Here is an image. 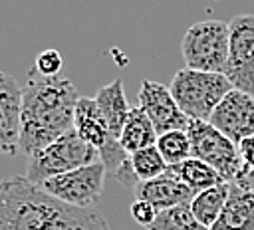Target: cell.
Listing matches in <instances>:
<instances>
[{"mask_svg": "<svg viewBox=\"0 0 254 230\" xmlns=\"http://www.w3.org/2000/svg\"><path fill=\"white\" fill-rule=\"evenodd\" d=\"M0 230H111L93 208H77L24 176L0 180Z\"/></svg>", "mask_w": 254, "mask_h": 230, "instance_id": "6da1fadb", "label": "cell"}, {"mask_svg": "<svg viewBox=\"0 0 254 230\" xmlns=\"http://www.w3.org/2000/svg\"><path fill=\"white\" fill-rule=\"evenodd\" d=\"M79 93L67 77H46L36 69L22 87L20 151L28 157L73 131Z\"/></svg>", "mask_w": 254, "mask_h": 230, "instance_id": "7a4b0ae2", "label": "cell"}, {"mask_svg": "<svg viewBox=\"0 0 254 230\" xmlns=\"http://www.w3.org/2000/svg\"><path fill=\"white\" fill-rule=\"evenodd\" d=\"M171 93L190 121H208L218 103L234 89L224 73L179 69L171 81Z\"/></svg>", "mask_w": 254, "mask_h": 230, "instance_id": "3957f363", "label": "cell"}, {"mask_svg": "<svg viewBox=\"0 0 254 230\" xmlns=\"http://www.w3.org/2000/svg\"><path fill=\"white\" fill-rule=\"evenodd\" d=\"M95 161H101L99 151L95 147H91L89 143H85L73 129L67 135H64V137L56 139L54 143H50L48 147H44L42 151L30 155L28 165H26V176L32 182L42 184L48 178L75 171V169L85 167Z\"/></svg>", "mask_w": 254, "mask_h": 230, "instance_id": "277c9868", "label": "cell"}, {"mask_svg": "<svg viewBox=\"0 0 254 230\" xmlns=\"http://www.w3.org/2000/svg\"><path fill=\"white\" fill-rule=\"evenodd\" d=\"M192 157L210 165L226 182H248V172L234 145L208 121H190L187 127Z\"/></svg>", "mask_w": 254, "mask_h": 230, "instance_id": "5b68a950", "label": "cell"}, {"mask_svg": "<svg viewBox=\"0 0 254 230\" xmlns=\"http://www.w3.org/2000/svg\"><path fill=\"white\" fill-rule=\"evenodd\" d=\"M230 26L220 20L192 24L181 42V54L189 69L222 73L228 59Z\"/></svg>", "mask_w": 254, "mask_h": 230, "instance_id": "8992f818", "label": "cell"}, {"mask_svg": "<svg viewBox=\"0 0 254 230\" xmlns=\"http://www.w3.org/2000/svg\"><path fill=\"white\" fill-rule=\"evenodd\" d=\"M105 176H107L105 165L101 161H95L75 171L48 178L46 182H42V186L52 196H56L65 204L77 208H91L103 196Z\"/></svg>", "mask_w": 254, "mask_h": 230, "instance_id": "52a82bcc", "label": "cell"}, {"mask_svg": "<svg viewBox=\"0 0 254 230\" xmlns=\"http://www.w3.org/2000/svg\"><path fill=\"white\" fill-rule=\"evenodd\" d=\"M230 46L224 75L234 89L254 95V16L238 14L230 22Z\"/></svg>", "mask_w": 254, "mask_h": 230, "instance_id": "ba28073f", "label": "cell"}, {"mask_svg": "<svg viewBox=\"0 0 254 230\" xmlns=\"http://www.w3.org/2000/svg\"><path fill=\"white\" fill-rule=\"evenodd\" d=\"M137 99H139L137 107H141L147 113L159 135L175 129H187L190 123V119L181 111L179 103L175 101L171 87H165L159 81L143 79Z\"/></svg>", "mask_w": 254, "mask_h": 230, "instance_id": "9c48e42d", "label": "cell"}, {"mask_svg": "<svg viewBox=\"0 0 254 230\" xmlns=\"http://www.w3.org/2000/svg\"><path fill=\"white\" fill-rule=\"evenodd\" d=\"M220 133H224L234 145L254 135V95L232 89L214 109L208 119Z\"/></svg>", "mask_w": 254, "mask_h": 230, "instance_id": "30bf717a", "label": "cell"}, {"mask_svg": "<svg viewBox=\"0 0 254 230\" xmlns=\"http://www.w3.org/2000/svg\"><path fill=\"white\" fill-rule=\"evenodd\" d=\"M22 137V87L0 71V155L12 157L20 151Z\"/></svg>", "mask_w": 254, "mask_h": 230, "instance_id": "8fae6325", "label": "cell"}, {"mask_svg": "<svg viewBox=\"0 0 254 230\" xmlns=\"http://www.w3.org/2000/svg\"><path fill=\"white\" fill-rule=\"evenodd\" d=\"M135 196L139 200H147L157 210L173 208L179 204H190L194 198V192L183 184L179 178H175L171 172H165L153 180H143L135 188Z\"/></svg>", "mask_w": 254, "mask_h": 230, "instance_id": "7c38bea8", "label": "cell"}, {"mask_svg": "<svg viewBox=\"0 0 254 230\" xmlns=\"http://www.w3.org/2000/svg\"><path fill=\"white\" fill-rule=\"evenodd\" d=\"M208 230H254V190L248 182H230L228 202Z\"/></svg>", "mask_w": 254, "mask_h": 230, "instance_id": "4fadbf2b", "label": "cell"}, {"mask_svg": "<svg viewBox=\"0 0 254 230\" xmlns=\"http://www.w3.org/2000/svg\"><path fill=\"white\" fill-rule=\"evenodd\" d=\"M73 129L85 143H89L97 151H101L109 143V139H115L109 131V125H107L101 109L95 103V97L79 95L77 105H75Z\"/></svg>", "mask_w": 254, "mask_h": 230, "instance_id": "5bb4252c", "label": "cell"}, {"mask_svg": "<svg viewBox=\"0 0 254 230\" xmlns=\"http://www.w3.org/2000/svg\"><path fill=\"white\" fill-rule=\"evenodd\" d=\"M95 103L101 109V113H103V117H105V121L109 125L111 135L115 139H119L121 131L125 127V121L129 117V111H131V105L127 103V97H125L123 81L121 79H113L107 85H103L95 93Z\"/></svg>", "mask_w": 254, "mask_h": 230, "instance_id": "9a60e30c", "label": "cell"}, {"mask_svg": "<svg viewBox=\"0 0 254 230\" xmlns=\"http://www.w3.org/2000/svg\"><path fill=\"white\" fill-rule=\"evenodd\" d=\"M157 139H159V133H157L155 125L151 123V119L147 117V113L141 107H131L129 117L121 131V137H119L121 147L129 155H133L141 149L157 145Z\"/></svg>", "mask_w": 254, "mask_h": 230, "instance_id": "2e32d148", "label": "cell"}, {"mask_svg": "<svg viewBox=\"0 0 254 230\" xmlns=\"http://www.w3.org/2000/svg\"><path fill=\"white\" fill-rule=\"evenodd\" d=\"M167 172H171L175 178H179L183 184H187L194 194L202 192L210 186H216L220 182H226L210 165H206L204 161L194 159V157H190L179 165L169 167Z\"/></svg>", "mask_w": 254, "mask_h": 230, "instance_id": "e0dca14e", "label": "cell"}, {"mask_svg": "<svg viewBox=\"0 0 254 230\" xmlns=\"http://www.w3.org/2000/svg\"><path fill=\"white\" fill-rule=\"evenodd\" d=\"M228 196H230V182H220L202 192H196L194 198L190 200V210L204 228H210L220 218L228 202Z\"/></svg>", "mask_w": 254, "mask_h": 230, "instance_id": "ac0fdd59", "label": "cell"}, {"mask_svg": "<svg viewBox=\"0 0 254 230\" xmlns=\"http://www.w3.org/2000/svg\"><path fill=\"white\" fill-rule=\"evenodd\" d=\"M147 230H208L192 214L190 204H179L157 212V218Z\"/></svg>", "mask_w": 254, "mask_h": 230, "instance_id": "d6986e66", "label": "cell"}, {"mask_svg": "<svg viewBox=\"0 0 254 230\" xmlns=\"http://www.w3.org/2000/svg\"><path fill=\"white\" fill-rule=\"evenodd\" d=\"M157 149H159V153L163 155V159L169 167L179 165V163L192 157L190 139H189L187 129H175V131H167V133L159 135Z\"/></svg>", "mask_w": 254, "mask_h": 230, "instance_id": "ffe728a7", "label": "cell"}, {"mask_svg": "<svg viewBox=\"0 0 254 230\" xmlns=\"http://www.w3.org/2000/svg\"><path fill=\"white\" fill-rule=\"evenodd\" d=\"M131 167H133V171H135L139 182H143V180H153V178L165 174L167 169H169V165L165 163V159H163V155L159 153L157 145L133 153V155H131Z\"/></svg>", "mask_w": 254, "mask_h": 230, "instance_id": "44dd1931", "label": "cell"}, {"mask_svg": "<svg viewBox=\"0 0 254 230\" xmlns=\"http://www.w3.org/2000/svg\"><path fill=\"white\" fill-rule=\"evenodd\" d=\"M62 67H64V58L54 48L40 52L38 58H36V65H34V69L40 75H46V77H58V73L62 71Z\"/></svg>", "mask_w": 254, "mask_h": 230, "instance_id": "7402d4cb", "label": "cell"}, {"mask_svg": "<svg viewBox=\"0 0 254 230\" xmlns=\"http://www.w3.org/2000/svg\"><path fill=\"white\" fill-rule=\"evenodd\" d=\"M157 212H159V210H157L153 204H149L147 200L135 198V202L131 204V216H133V220H135L137 224L145 226V228H149V226L153 224V220L157 218Z\"/></svg>", "mask_w": 254, "mask_h": 230, "instance_id": "603a6c76", "label": "cell"}, {"mask_svg": "<svg viewBox=\"0 0 254 230\" xmlns=\"http://www.w3.org/2000/svg\"><path fill=\"white\" fill-rule=\"evenodd\" d=\"M238 153H240V159L244 163V169H246L248 176H252L254 174V135L246 137L238 143Z\"/></svg>", "mask_w": 254, "mask_h": 230, "instance_id": "cb8c5ba5", "label": "cell"}]
</instances>
